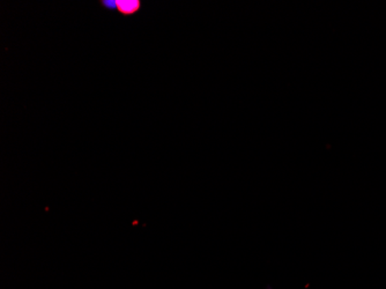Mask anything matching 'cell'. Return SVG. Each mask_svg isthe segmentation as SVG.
Wrapping results in <instances>:
<instances>
[{
    "mask_svg": "<svg viewBox=\"0 0 386 289\" xmlns=\"http://www.w3.org/2000/svg\"><path fill=\"white\" fill-rule=\"evenodd\" d=\"M265 289H276V287H274V286L272 285H267L266 286V288Z\"/></svg>",
    "mask_w": 386,
    "mask_h": 289,
    "instance_id": "7a4b0ae2",
    "label": "cell"
},
{
    "mask_svg": "<svg viewBox=\"0 0 386 289\" xmlns=\"http://www.w3.org/2000/svg\"><path fill=\"white\" fill-rule=\"evenodd\" d=\"M100 4L107 11H117L122 17H133L143 8L140 0H101Z\"/></svg>",
    "mask_w": 386,
    "mask_h": 289,
    "instance_id": "6da1fadb",
    "label": "cell"
}]
</instances>
